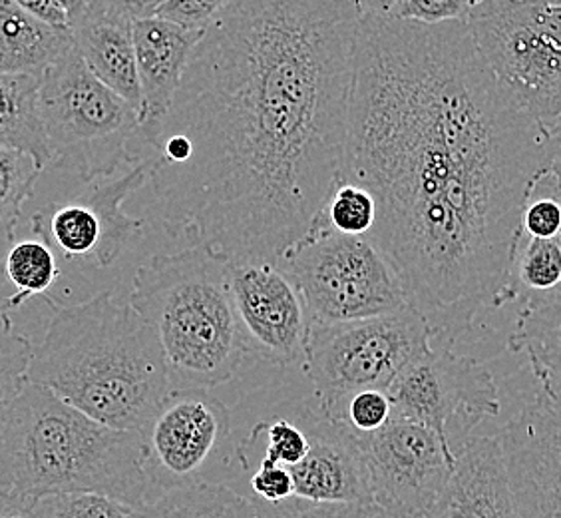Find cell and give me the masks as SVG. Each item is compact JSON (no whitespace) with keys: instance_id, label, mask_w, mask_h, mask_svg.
Instances as JSON below:
<instances>
[{"instance_id":"1","label":"cell","mask_w":561,"mask_h":518,"mask_svg":"<svg viewBox=\"0 0 561 518\" xmlns=\"http://www.w3.org/2000/svg\"><path fill=\"white\" fill-rule=\"evenodd\" d=\"M550 138L466 21L360 16L345 178L377 200L368 239L434 339L514 302L522 214Z\"/></svg>"},{"instance_id":"2","label":"cell","mask_w":561,"mask_h":518,"mask_svg":"<svg viewBox=\"0 0 561 518\" xmlns=\"http://www.w3.org/2000/svg\"><path fill=\"white\" fill-rule=\"evenodd\" d=\"M360 12L351 0H231L172 106L138 130L173 238L231 261H277L345 178Z\"/></svg>"},{"instance_id":"3","label":"cell","mask_w":561,"mask_h":518,"mask_svg":"<svg viewBox=\"0 0 561 518\" xmlns=\"http://www.w3.org/2000/svg\"><path fill=\"white\" fill-rule=\"evenodd\" d=\"M53 305L26 379L102 425L140 432L172 393L153 329L108 292L78 305Z\"/></svg>"},{"instance_id":"4","label":"cell","mask_w":561,"mask_h":518,"mask_svg":"<svg viewBox=\"0 0 561 518\" xmlns=\"http://www.w3.org/2000/svg\"><path fill=\"white\" fill-rule=\"evenodd\" d=\"M0 488L28 498L96 493L128 508L151 500L140 432L102 425L31 381L0 439Z\"/></svg>"},{"instance_id":"5","label":"cell","mask_w":561,"mask_h":518,"mask_svg":"<svg viewBox=\"0 0 561 518\" xmlns=\"http://www.w3.org/2000/svg\"><path fill=\"white\" fill-rule=\"evenodd\" d=\"M130 305L160 341L172 391L221 387L249 357L229 258L209 246L151 256L134 275Z\"/></svg>"},{"instance_id":"6","label":"cell","mask_w":561,"mask_h":518,"mask_svg":"<svg viewBox=\"0 0 561 518\" xmlns=\"http://www.w3.org/2000/svg\"><path fill=\"white\" fill-rule=\"evenodd\" d=\"M38 110L53 158L84 184L112 178L140 128V110L88 70L75 44L41 76Z\"/></svg>"},{"instance_id":"7","label":"cell","mask_w":561,"mask_h":518,"mask_svg":"<svg viewBox=\"0 0 561 518\" xmlns=\"http://www.w3.org/2000/svg\"><path fill=\"white\" fill-rule=\"evenodd\" d=\"M277 263L297 283L313 327L397 314L409 307L399 273L368 238L314 224Z\"/></svg>"},{"instance_id":"8","label":"cell","mask_w":561,"mask_h":518,"mask_svg":"<svg viewBox=\"0 0 561 518\" xmlns=\"http://www.w3.org/2000/svg\"><path fill=\"white\" fill-rule=\"evenodd\" d=\"M431 325L414 307L348 324L311 327L302 371L317 409L336 421L345 401L365 388L387 391L400 371L431 351Z\"/></svg>"},{"instance_id":"9","label":"cell","mask_w":561,"mask_h":518,"mask_svg":"<svg viewBox=\"0 0 561 518\" xmlns=\"http://www.w3.org/2000/svg\"><path fill=\"white\" fill-rule=\"evenodd\" d=\"M466 22L478 53L519 104L543 128L560 119L558 9L526 0H480Z\"/></svg>"},{"instance_id":"10","label":"cell","mask_w":561,"mask_h":518,"mask_svg":"<svg viewBox=\"0 0 561 518\" xmlns=\"http://www.w3.org/2000/svg\"><path fill=\"white\" fill-rule=\"evenodd\" d=\"M387 393L394 417L434 432L454 464L476 429L500 413L494 375L480 361L458 356L448 346H432L416 357Z\"/></svg>"},{"instance_id":"11","label":"cell","mask_w":561,"mask_h":518,"mask_svg":"<svg viewBox=\"0 0 561 518\" xmlns=\"http://www.w3.org/2000/svg\"><path fill=\"white\" fill-rule=\"evenodd\" d=\"M151 498L206 483L226 451L231 413L204 388L172 391L140 431Z\"/></svg>"},{"instance_id":"12","label":"cell","mask_w":561,"mask_h":518,"mask_svg":"<svg viewBox=\"0 0 561 518\" xmlns=\"http://www.w3.org/2000/svg\"><path fill=\"white\" fill-rule=\"evenodd\" d=\"M148 178V166L136 164L116 180L88 184L87 192L38 212L33 217V234L65 259L110 268L141 234L144 224L128 216L122 205Z\"/></svg>"},{"instance_id":"13","label":"cell","mask_w":561,"mask_h":518,"mask_svg":"<svg viewBox=\"0 0 561 518\" xmlns=\"http://www.w3.org/2000/svg\"><path fill=\"white\" fill-rule=\"evenodd\" d=\"M231 290L248 356L275 368H301L311 315L291 275L277 261H231Z\"/></svg>"},{"instance_id":"14","label":"cell","mask_w":561,"mask_h":518,"mask_svg":"<svg viewBox=\"0 0 561 518\" xmlns=\"http://www.w3.org/2000/svg\"><path fill=\"white\" fill-rule=\"evenodd\" d=\"M373 503L389 518H428L456 464L434 432L416 423L392 421L365 439Z\"/></svg>"},{"instance_id":"15","label":"cell","mask_w":561,"mask_h":518,"mask_svg":"<svg viewBox=\"0 0 561 518\" xmlns=\"http://www.w3.org/2000/svg\"><path fill=\"white\" fill-rule=\"evenodd\" d=\"M519 518H561V403L536 397L497 432Z\"/></svg>"},{"instance_id":"16","label":"cell","mask_w":561,"mask_h":518,"mask_svg":"<svg viewBox=\"0 0 561 518\" xmlns=\"http://www.w3.org/2000/svg\"><path fill=\"white\" fill-rule=\"evenodd\" d=\"M309 435V453L291 471L295 497L319 503H373L368 485L365 439L343 423L331 421L313 401L293 410Z\"/></svg>"},{"instance_id":"17","label":"cell","mask_w":561,"mask_h":518,"mask_svg":"<svg viewBox=\"0 0 561 518\" xmlns=\"http://www.w3.org/2000/svg\"><path fill=\"white\" fill-rule=\"evenodd\" d=\"M428 518H519L500 437H472Z\"/></svg>"},{"instance_id":"18","label":"cell","mask_w":561,"mask_h":518,"mask_svg":"<svg viewBox=\"0 0 561 518\" xmlns=\"http://www.w3.org/2000/svg\"><path fill=\"white\" fill-rule=\"evenodd\" d=\"M131 34L141 88L138 130H150L172 106L185 66L206 33L150 16L131 22Z\"/></svg>"},{"instance_id":"19","label":"cell","mask_w":561,"mask_h":518,"mask_svg":"<svg viewBox=\"0 0 561 518\" xmlns=\"http://www.w3.org/2000/svg\"><path fill=\"white\" fill-rule=\"evenodd\" d=\"M78 55L102 85L141 109V88L131 21L118 12L88 14L70 29Z\"/></svg>"},{"instance_id":"20","label":"cell","mask_w":561,"mask_h":518,"mask_svg":"<svg viewBox=\"0 0 561 518\" xmlns=\"http://www.w3.org/2000/svg\"><path fill=\"white\" fill-rule=\"evenodd\" d=\"M72 44L70 31L50 29L14 0H0V72L43 76Z\"/></svg>"},{"instance_id":"21","label":"cell","mask_w":561,"mask_h":518,"mask_svg":"<svg viewBox=\"0 0 561 518\" xmlns=\"http://www.w3.org/2000/svg\"><path fill=\"white\" fill-rule=\"evenodd\" d=\"M507 349L528 357L538 387L551 388L561 375V290L524 300Z\"/></svg>"},{"instance_id":"22","label":"cell","mask_w":561,"mask_h":518,"mask_svg":"<svg viewBox=\"0 0 561 518\" xmlns=\"http://www.w3.org/2000/svg\"><path fill=\"white\" fill-rule=\"evenodd\" d=\"M41 76L0 72V148L33 156L44 170L53 162L38 110Z\"/></svg>"},{"instance_id":"23","label":"cell","mask_w":561,"mask_h":518,"mask_svg":"<svg viewBox=\"0 0 561 518\" xmlns=\"http://www.w3.org/2000/svg\"><path fill=\"white\" fill-rule=\"evenodd\" d=\"M130 518H261L253 498L214 483L185 486L130 508Z\"/></svg>"},{"instance_id":"24","label":"cell","mask_w":561,"mask_h":518,"mask_svg":"<svg viewBox=\"0 0 561 518\" xmlns=\"http://www.w3.org/2000/svg\"><path fill=\"white\" fill-rule=\"evenodd\" d=\"M2 270L14 285V293L4 302L9 312L22 307L33 297L46 295L60 275L55 249L34 234L33 238L12 244Z\"/></svg>"},{"instance_id":"25","label":"cell","mask_w":561,"mask_h":518,"mask_svg":"<svg viewBox=\"0 0 561 518\" xmlns=\"http://www.w3.org/2000/svg\"><path fill=\"white\" fill-rule=\"evenodd\" d=\"M41 172L43 170L33 156L0 148V271L12 248L22 207L33 195Z\"/></svg>"},{"instance_id":"26","label":"cell","mask_w":561,"mask_h":518,"mask_svg":"<svg viewBox=\"0 0 561 518\" xmlns=\"http://www.w3.org/2000/svg\"><path fill=\"white\" fill-rule=\"evenodd\" d=\"M512 290L518 297H540L561 290V236L534 239L522 236L512 268Z\"/></svg>"},{"instance_id":"27","label":"cell","mask_w":561,"mask_h":518,"mask_svg":"<svg viewBox=\"0 0 561 518\" xmlns=\"http://www.w3.org/2000/svg\"><path fill=\"white\" fill-rule=\"evenodd\" d=\"M34 346L28 337L19 334L12 325L7 305H0V439L9 421L12 405L19 399L26 373L33 361Z\"/></svg>"},{"instance_id":"28","label":"cell","mask_w":561,"mask_h":518,"mask_svg":"<svg viewBox=\"0 0 561 518\" xmlns=\"http://www.w3.org/2000/svg\"><path fill=\"white\" fill-rule=\"evenodd\" d=\"M377 222V200L367 188L343 178L324 205L323 214L314 224L331 227L345 236L368 238Z\"/></svg>"},{"instance_id":"29","label":"cell","mask_w":561,"mask_h":518,"mask_svg":"<svg viewBox=\"0 0 561 518\" xmlns=\"http://www.w3.org/2000/svg\"><path fill=\"white\" fill-rule=\"evenodd\" d=\"M33 518H130V508L96 493H50L33 498Z\"/></svg>"},{"instance_id":"30","label":"cell","mask_w":561,"mask_h":518,"mask_svg":"<svg viewBox=\"0 0 561 518\" xmlns=\"http://www.w3.org/2000/svg\"><path fill=\"white\" fill-rule=\"evenodd\" d=\"M255 439L265 441L257 461L283 464L291 469L309 453V435L302 429L301 423L291 417H275L267 423H260L251 432Z\"/></svg>"},{"instance_id":"31","label":"cell","mask_w":561,"mask_h":518,"mask_svg":"<svg viewBox=\"0 0 561 518\" xmlns=\"http://www.w3.org/2000/svg\"><path fill=\"white\" fill-rule=\"evenodd\" d=\"M261 518H389L375 503L345 500V503H319L293 497L277 505L261 503L255 498Z\"/></svg>"},{"instance_id":"32","label":"cell","mask_w":561,"mask_h":518,"mask_svg":"<svg viewBox=\"0 0 561 518\" xmlns=\"http://www.w3.org/2000/svg\"><path fill=\"white\" fill-rule=\"evenodd\" d=\"M394 417L392 401L382 388H365L351 395L339 410L335 423H343L360 439H368L385 429Z\"/></svg>"},{"instance_id":"33","label":"cell","mask_w":561,"mask_h":518,"mask_svg":"<svg viewBox=\"0 0 561 518\" xmlns=\"http://www.w3.org/2000/svg\"><path fill=\"white\" fill-rule=\"evenodd\" d=\"M522 236L551 239L561 236V204L541 188H531L522 214Z\"/></svg>"},{"instance_id":"34","label":"cell","mask_w":561,"mask_h":518,"mask_svg":"<svg viewBox=\"0 0 561 518\" xmlns=\"http://www.w3.org/2000/svg\"><path fill=\"white\" fill-rule=\"evenodd\" d=\"M229 2L231 0H165L156 16L187 31L206 33Z\"/></svg>"},{"instance_id":"35","label":"cell","mask_w":561,"mask_h":518,"mask_svg":"<svg viewBox=\"0 0 561 518\" xmlns=\"http://www.w3.org/2000/svg\"><path fill=\"white\" fill-rule=\"evenodd\" d=\"M470 12L468 0H399L394 14L402 21L440 24V22L466 21Z\"/></svg>"},{"instance_id":"36","label":"cell","mask_w":561,"mask_h":518,"mask_svg":"<svg viewBox=\"0 0 561 518\" xmlns=\"http://www.w3.org/2000/svg\"><path fill=\"white\" fill-rule=\"evenodd\" d=\"M249 486L261 503L277 505L295 497V481L291 471L283 464L257 461V469L249 476Z\"/></svg>"},{"instance_id":"37","label":"cell","mask_w":561,"mask_h":518,"mask_svg":"<svg viewBox=\"0 0 561 518\" xmlns=\"http://www.w3.org/2000/svg\"><path fill=\"white\" fill-rule=\"evenodd\" d=\"M14 2L28 16H33L34 21L43 22L46 26L58 29V31H70L66 12L56 4L55 0H14Z\"/></svg>"},{"instance_id":"38","label":"cell","mask_w":561,"mask_h":518,"mask_svg":"<svg viewBox=\"0 0 561 518\" xmlns=\"http://www.w3.org/2000/svg\"><path fill=\"white\" fill-rule=\"evenodd\" d=\"M534 185L546 190L561 204V142L550 140V158Z\"/></svg>"},{"instance_id":"39","label":"cell","mask_w":561,"mask_h":518,"mask_svg":"<svg viewBox=\"0 0 561 518\" xmlns=\"http://www.w3.org/2000/svg\"><path fill=\"white\" fill-rule=\"evenodd\" d=\"M165 0H110L112 11L126 16L128 21H140L156 16Z\"/></svg>"},{"instance_id":"40","label":"cell","mask_w":561,"mask_h":518,"mask_svg":"<svg viewBox=\"0 0 561 518\" xmlns=\"http://www.w3.org/2000/svg\"><path fill=\"white\" fill-rule=\"evenodd\" d=\"M31 505H33V498L0 488V518H33Z\"/></svg>"},{"instance_id":"41","label":"cell","mask_w":561,"mask_h":518,"mask_svg":"<svg viewBox=\"0 0 561 518\" xmlns=\"http://www.w3.org/2000/svg\"><path fill=\"white\" fill-rule=\"evenodd\" d=\"M360 16H392L399 0H351Z\"/></svg>"},{"instance_id":"42","label":"cell","mask_w":561,"mask_h":518,"mask_svg":"<svg viewBox=\"0 0 561 518\" xmlns=\"http://www.w3.org/2000/svg\"><path fill=\"white\" fill-rule=\"evenodd\" d=\"M55 2L66 12L68 29H72L78 22L84 21L90 14L87 0H55Z\"/></svg>"},{"instance_id":"43","label":"cell","mask_w":561,"mask_h":518,"mask_svg":"<svg viewBox=\"0 0 561 518\" xmlns=\"http://www.w3.org/2000/svg\"><path fill=\"white\" fill-rule=\"evenodd\" d=\"M87 2L90 14H104V12H108L112 9L110 0H87Z\"/></svg>"},{"instance_id":"44","label":"cell","mask_w":561,"mask_h":518,"mask_svg":"<svg viewBox=\"0 0 561 518\" xmlns=\"http://www.w3.org/2000/svg\"><path fill=\"white\" fill-rule=\"evenodd\" d=\"M543 130H546V134H548V138L551 142H561V116L553 124H550L548 128Z\"/></svg>"},{"instance_id":"45","label":"cell","mask_w":561,"mask_h":518,"mask_svg":"<svg viewBox=\"0 0 561 518\" xmlns=\"http://www.w3.org/2000/svg\"><path fill=\"white\" fill-rule=\"evenodd\" d=\"M543 391H546V393H550L553 399L560 401L561 403V375L560 378L556 379V383L551 385V388H543Z\"/></svg>"},{"instance_id":"46","label":"cell","mask_w":561,"mask_h":518,"mask_svg":"<svg viewBox=\"0 0 561 518\" xmlns=\"http://www.w3.org/2000/svg\"><path fill=\"white\" fill-rule=\"evenodd\" d=\"M526 2H534V4H546V7H561V0H526Z\"/></svg>"}]
</instances>
